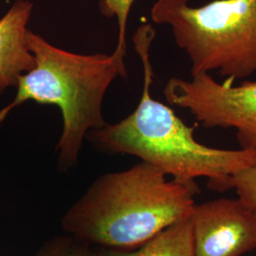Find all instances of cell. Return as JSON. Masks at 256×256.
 Wrapping results in <instances>:
<instances>
[{"mask_svg": "<svg viewBox=\"0 0 256 256\" xmlns=\"http://www.w3.org/2000/svg\"><path fill=\"white\" fill-rule=\"evenodd\" d=\"M156 36L150 25L138 28L133 36L144 68V88L136 110L117 124L92 130L86 140L97 150L135 156L155 165L178 182L198 185L208 178V188L221 192L230 176L256 165V151L220 149L202 144L174 110L151 96L153 70L150 48Z\"/></svg>", "mask_w": 256, "mask_h": 256, "instance_id": "1", "label": "cell"}, {"mask_svg": "<svg viewBox=\"0 0 256 256\" xmlns=\"http://www.w3.org/2000/svg\"><path fill=\"white\" fill-rule=\"evenodd\" d=\"M234 189L240 200L256 212V165L230 176L223 184L221 192Z\"/></svg>", "mask_w": 256, "mask_h": 256, "instance_id": "11", "label": "cell"}, {"mask_svg": "<svg viewBox=\"0 0 256 256\" xmlns=\"http://www.w3.org/2000/svg\"><path fill=\"white\" fill-rule=\"evenodd\" d=\"M97 248L99 256H196L192 216L167 227L137 248L119 250Z\"/></svg>", "mask_w": 256, "mask_h": 256, "instance_id": "8", "label": "cell"}, {"mask_svg": "<svg viewBox=\"0 0 256 256\" xmlns=\"http://www.w3.org/2000/svg\"><path fill=\"white\" fill-rule=\"evenodd\" d=\"M198 192L140 162L95 180L66 212L62 229L95 247L131 250L192 216Z\"/></svg>", "mask_w": 256, "mask_h": 256, "instance_id": "2", "label": "cell"}, {"mask_svg": "<svg viewBox=\"0 0 256 256\" xmlns=\"http://www.w3.org/2000/svg\"><path fill=\"white\" fill-rule=\"evenodd\" d=\"M156 0L151 18L171 28L191 75L216 72L230 82L256 75V0Z\"/></svg>", "mask_w": 256, "mask_h": 256, "instance_id": "4", "label": "cell"}, {"mask_svg": "<svg viewBox=\"0 0 256 256\" xmlns=\"http://www.w3.org/2000/svg\"><path fill=\"white\" fill-rule=\"evenodd\" d=\"M171 78L164 93L170 106L188 110L206 128L236 129L241 149L256 151V81L234 86L210 74Z\"/></svg>", "mask_w": 256, "mask_h": 256, "instance_id": "5", "label": "cell"}, {"mask_svg": "<svg viewBox=\"0 0 256 256\" xmlns=\"http://www.w3.org/2000/svg\"><path fill=\"white\" fill-rule=\"evenodd\" d=\"M192 223L196 256H240L256 248V212L238 198L194 204Z\"/></svg>", "mask_w": 256, "mask_h": 256, "instance_id": "6", "label": "cell"}, {"mask_svg": "<svg viewBox=\"0 0 256 256\" xmlns=\"http://www.w3.org/2000/svg\"><path fill=\"white\" fill-rule=\"evenodd\" d=\"M34 4L16 0L0 19V96L16 88L19 77L34 66V58L26 43L28 23Z\"/></svg>", "mask_w": 256, "mask_h": 256, "instance_id": "7", "label": "cell"}, {"mask_svg": "<svg viewBox=\"0 0 256 256\" xmlns=\"http://www.w3.org/2000/svg\"><path fill=\"white\" fill-rule=\"evenodd\" d=\"M34 256H99L98 248L70 234L55 236L46 241Z\"/></svg>", "mask_w": 256, "mask_h": 256, "instance_id": "10", "label": "cell"}, {"mask_svg": "<svg viewBox=\"0 0 256 256\" xmlns=\"http://www.w3.org/2000/svg\"><path fill=\"white\" fill-rule=\"evenodd\" d=\"M135 0H100L99 8L102 14L108 18H116L118 22V41L113 54L126 62L128 42L126 30L129 12Z\"/></svg>", "mask_w": 256, "mask_h": 256, "instance_id": "9", "label": "cell"}, {"mask_svg": "<svg viewBox=\"0 0 256 256\" xmlns=\"http://www.w3.org/2000/svg\"><path fill=\"white\" fill-rule=\"evenodd\" d=\"M28 48L34 58L32 70L19 77L16 94L0 110V122L27 101L54 104L62 113L63 129L56 151L61 171L77 164L90 131L108 124L102 104L110 84L128 77L126 62L114 54H79L62 50L28 30Z\"/></svg>", "mask_w": 256, "mask_h": 256, "instance_id": "3", "label": "cell"}]
</instances>
